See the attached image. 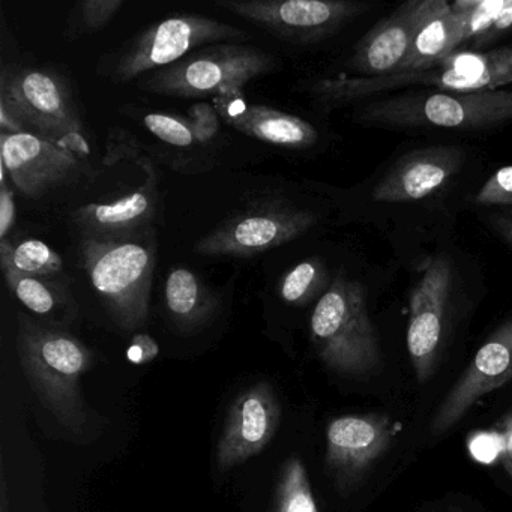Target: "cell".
I'll return each instance as SVG.
<instances>
[{"instance_id":"obj_1","label":"cell","mask_w":512,"mask_h":512,"mask_svg":"<svg viewBox=\"0 0 512 512\" xmlns=\"http://www.w3.org/2000/svg\"><path fill=\"white\" fill-rule=\"evenodd\" d=\"M17 352L35 394L44 406L73 433H82L88 407L80 380L94 365V353L85 343L58 326L17 314Z\"/></svg>"},{"instance_id":"obj_2","label":"cell","mask_w":512,"mask_h":512,"mask_svg":"<svg viewBox=\"0 0 512 512\" xmlns=\"http://www.w3.org/2000/svg\"><path fill=\"white\" fill-rule=\"evenodd\" d=\"M80 265L116 325L124 331L142 328L148 320L157 241L145 230L125 236L82 233Z\"/></svg>"},{"instance_id":"obj_3","label":"cell","mask_w":512,"mask_h":512,"mask_svg":"<svg viewBox=\"0 0 512 512\" xmlns=\"http://www.w3.org/2000/svg\"><path fill=\"white\" fill-rule=\"evenodd\" d=\"M310 332L317 355L337 373H370L382 361L364 287L343 272L317 301Z\"/></svg>"},{"instance_id":"obj_4","label":"cell","mask_w":512,"mask_h":512,"mask_svg":"<svg viewBox=\"0 0 512 512\" xmlns=\"http://www.w3.org/2000/svg\"><path fill=\"white\" fill-rule=\"evenodd\" d=\"M280 68L275 56L242 44H209L181 61L139 80V89L173 98H215L242 91L247 83L274 74Z\"/></svg>"},{"instance_id":"obj_5","label":"cell","mask_w":512,"mask_h":512,"mask_svg":"<svg viewBox=\"0 0 512 512\" xmlns=\"http://www.w3.org/2000/svg\"><path fill=\"white\" fill-rule=\"evenodd\" d=\"M359 119L388 127L481 130L512 122V92L397 95L368 104Z\"/></svg>"},{"instance_id":"obj_6","label":"cell","mask_w":512,"mask_h":512,"mask_svg":"<svg viewBox=\"0 0 512 512\" xmlns=\"http://www.w3.org/2000/svg\"><path fill=\"white\" fill-rule=\"evenodd\" d=\"M0 107L19 121L26 133H37L52 142L83 131L70 83L50 68L5 67L0 77Z\"/></svg>"},{"instance_id":"obj_7","label":"cell","mask_w":512,"mask_h":512,"mask_svg":"<svg viewBox=\"0 0 512 512\" xmlns=\"http://www.w3.org/2000/svg\"><path fill=\"white\" fill-rule=\"evenodd\" d=\"M248 40L247 32L199 14H181L155 23L113 58L110 79L127 83L181 61L209 44Z\"/></svg>"},{"instance_id":"obj_8","label":"cell","mask_w":512,"mask_h":512,"mask_svg":"<svg viewBox=\"0 0 512 512\" xmlns=\"http://www.w3.org/2000/svg\"><path fill=\"white\" fill-rule=\"evenodd\" d=\"M317 223L313 212L266 202L233 215L196 244L208 257H253L295 241Z\"/></svg>"},{"instance_id":"obj_9","label":"cell","mask_w":512,"mask_h":512,"mask_svg":"<svg viewBox=\"0 0 512 512\" xmlns=\"http://www.w3.org/2000/svg\"><path fill=\"white\" fill-rule=\"evenodd\" d=\"M217 5L293 44L325 40L364 10L343 0H218Z\"/></svg>"},{"instance_id":"obj_10","label":"cell","mask_w":512,"mask_h":512,"mask_svg":"<svg viewBox=\"0 0 512 512\" xmlns=\"http://www.w3.org/2000/svg\"><path fill=\"white\" fill-rule=\"evenodd\" d=\"M2 184L11 182L31 199H40L55 188L76 184L85 169L67 146L37 134H0Z\"/></svg>"},{"instance_id":"obj_11","label":"cell","mask_w":512,"mask_h":512,"mask_svg":"<svg viewBox=\"0 0 512 512\" xmlns=\"http://www.w3.org/2000/svg\"><path fill=\"white\" fill-rule=\"evenodd\" d=\"M451 10L445 0L407 2L359 41L350 68L361 77L388 76L406 58L418 35Z\"/></svg>"},{"instance_id":"obj_12","label":"cell","mask_w":512,"mask_h":512,"mask_svg":"<svg viewBox=\"0 0 512 512\" xmlns=\"http://www.w3.org/2000/svg\"><path fill=\"white\" fill-rule=\"evenodd\" d=\"M394 422L385 415H346L326 431V466L343 493L352 491L394 442Z\"/></svg>"},{"instance_id":"obj_13","label":"cell","mask_w":512,"mask_h":512,"mask_svg":"<svg viewBox=\"0 0 512 512\" xmlns=\"http://www.w3.org/2000/svg\"><path fill=\"white\" fill-rule=\"evenodd\" d=\"M451 287L452 265L440 254L428 262L410 296L407 349L413 373L421 383L430 379L439 356Z\"/></svg>"},{"instance_id":"obj_14","label":"cell","mask_w":512,"mask_h":512,"mask_svg":"<svg viewBox=\"0 0 512 512\" xmlns=\"http://www.w3.org/2000/svg\"><path fill=\"white\" fill-rule=\"evenodd\" d=\"M280 421V401L268 382H259L239 394L218 442V467L229 470L256 457L271 442Z\"/></svg>"},{"instance_id":"obj_15","label":"cell","mask_w":512,"mask_h":512,"mask_svg":"<svg viewBox=\"0 0 512 512\" xmlns=\"http://www.w3.org/2000/svg\"><path fill=\"white\" fill-rule=\"evenodd\" d=\"M512 380V319L478 350L469 367L443 400L431 424L433 436L451 430L484 395Z\"/></svg>"},{"instance_id":"obj_16","label":"cell","mask_w":512,"mask_h":512,"mask_svg":"<svg viewBox=\"0 0 512 512\" xmlns=\"http://www.w3.org/2000/svg\"><path fill=\"white\" fill-rule=\"evenodd\" d=\"M466 154L457 146H431L401 157L374 187L379 203L421 200L442 188L463 166Z\"/></svg>"},{"instance_id":"obj_17","label":"cell","mask_w":512,"mask_h":512,"mask_svg":"<svg viewBox=\"0 0 512 512\" xmlns=\"http://www.w3.org/2000/svg\"><path fill=\"white\" fill-rule=\"evenodd\" d=\"M220 118L245 136L280 148L305 149L319 139L316 128L302 118L272 107L248 104L242 91H230L214 98Z\"/></svg>"},{"instance_id":"obj_18","label":"cell","mask_w":512,"mask_h":512,"mask_svg":"<svg viewBox=\"0 0 512 512\" xmlns=\"http://www.w3.org/2000/svg\"><path fill=\"white\" fill-rule=\"evenodd\" d=\"M157 215L154 175L146 184L113 202L91 203L73 214V223L85 235L125 236L143 232Z\"/></svg>"},{"instance_id":"obj_19","label":"cell","mask_w":512,"mask_h":512,"mask_svg":"<svg viewBox=\"0 0 512 512\" xmlns=\"http://www.w3.org/2000/svg\"><path fill=\"white\" fill-rule=\"evenodd\" d=\"M10 292L35 316L49 325L70 323L77 314V305L71 293V280L35 277L16 269L2 268Z\"/></svg>"},{"instance_id":"obj_20","label":"cell","mask_w":512,"mask_h":512,"mask_svg":"<svg viewBox=\"0 0 512 512\" xmlns=\"http://www.w3.org/2000/svg\"><path fill=\"white\" fill-rule=\"evenodd\" d=\"M164 302L176 326L191 331L212 319L218 298L196 272L176 266L167 274Z\"/></svg>"},{"instance_id":"obj_21","label":"cell","mask_w":512,"mask_h":512,"mask_svg":"<svg viewBox=\"0 0 512 512\" xmlns=\"http://www.w3.org/2000/svg\"><path fill=\"white\" fill-rule=\"evenodd\" d=\"M467 40V10L460 2L452 5L451 13L431 22L416 38L410 52L391 74L415 73L446 56Z\"/></svg>"},{"instance_id":"obj_22","label":"cell","mask_w":512,"mask_h":512,"mask_svg":"<svg viewBox=\"0 0 512 512\" xmlns=\"http://www.w3.org/2000/svg\"><path fill=\"white\" fill-rule=\"evenodd\" d=\"M0 266L16 269L35 277L70 280L65 274L64 260L49 245L38 239L13 244L10 239L0 242Z\"/></svg>"},{"instance_id":"obj_23","label":"cell","mask_w":512,"mask_h":512,"mask_svg":"<svg viewBox=\"0 0 512 512\" xmlns=\"http://www.w3.org/2000/svg\"><path fill=\"white\" fill-rule=\"evenodd\" d=\"M328 289L325 265L319 257H310L283 275L278 292L286 304L302 307Z\"/></svg>"},{"instance_id":"obj_24","label":"cell","mask_w":512,"mask_h":512,"mask_svg":"<svg viewBox=\"0 0 512 512\" xmlns=\"http://www.w3.org/2000/svg\"><path fill=\"white\" fill-rule=\"evenodd\" d=\"M467 10V40L485 43L512 28V0H461Z\"/></svg>"},{"instance_id":"obj_25","label":"cell","mask_w":512,"mask_h":512,"mask_svg":"<svg viewBox=\"0 0 512 512\" xmlns=\"http://www.w3.org/2000/svg\"><path fill=\"white\" fill-rule=\"evenodd\" d=\"M275 512H319L307 470L299 458L284 463L275 494Z\"/></svg>"},{"instance_id":"obj_26","label":"cell","mask_w":512,"mask_h":512,"mask_svg":"<svg viewBox=\"0 0 512 512\" xmlns=\"http://www.w3.org/2000/svg\"><path fill=\"white\" fill-rule=\"evenodd\" d=\"M122 7V0H83L71 11L67 37L73 40L83 34L101 31Z\"/></svg>"},{"instance_id":"obj_27","label":"cell","mask_w":512,"mask_h":512,"mask_svg":"<svg viewBox=\"0 0 512 512\" xmlns=\"http://www.w3.org/2000/svg\"><path fill=\"white\" fill-rule=\"evenodd\" d=\"M143 125L149 133L154 134L161 142L176 148H191L197 145L196 133L190 119L179 116L151 113L143 119Z\"/></svg>"},{"instance_id":"obj_28","label":"cell","mask_w":512,"mask_h":512,"mask_svg":"<svg viewBox=\"0 0 512 512\" xmlns=\"http://www.w3.org/2000/svg\"><path fill=\"white\" fill-rule=\"evenodd\" d=\"M476 205L512 206V166L497 170L475 197Z\"/></svg>"},{"instance_id":"obj_29","label":"cell","mask_w":512,"mask_h":512,"mask_svg":"<svg viewBox=\"0 0 512 512\" xmlns=\"http://www.w3.org/2000/svg\"><path fill=\"white\" fill-rule=\"evenodd\" d=\"M197 143H209L220 131V115L212 104L197 103L188 109Z\"/></svg>"},{"instance_id":"obj_30","label":"cell","mask_w":512,"mask_h":512,"mask_svg":"<svg viewBox=\"0 0 512 512\" xmlns=\"http://www.w3.org/2000/svg\"><path fill=\"white\" fill-rule=\"evenodd\" d=\"M469 449L475 460L490 464L502 452V439L499 434L478 433L469 440Z\"/></svg>"},{"instance_id":"obj_31","label":"cell","mask_w":512,"mask_h":512,"mask_svg":"<svg viewBox=\"0 0 512 512\" xmlns=\"http://www.w3.org/2000/svg\"><path fill=\"white\" fill-rule=\"evenodd\" d=\"M14 221H16V203L7 184H2L0 191V239H7L8 233L13 229Z\"/></svg>"},{"instance_id":"obj_32","label":"cell","mask_w":512,"mask_h":512,"mask_svg":"<svg viewBox=\"0 0 512 512\" xmlns=\"http://www.w3.org/2000/svg\"><path fill=\"white\" fill-rule=\"evenodd\" d=\"M158 344L149 335H136L128 349V359L134 364H146L158 356Z\"/></svg>"},{"instance_id":"obj_33","label":"cell","mask_w":512,"mask_h":512,"mask_svg":"<svg viewBox=\"0 0 512 512\" xmlns=\"http://www.w3.org/2000/svg\"><path fill=\"white\" fill-rule=\"evenodd\" d=\"M491 229L512 247V211L497 212L488 218Z\"/></svg>"},{"instance_id":"obj_34","label":"cell","mask_w":512,"mask_h":512,"mask_svg":"<svg viewBox=\"0 0 512 512\" xmlns=\"http://www.w3.org/2000/svg\"><path fill=\"white\" fill-rule=\"evenodd\" d=\"M502 457L503 466L508 470L509 475L512 476V418L506 419L505 430H503L502 436Z\"/></svg>"},{"instance_id":"obj_35","label":"cell","mask_w":512,"mask_h":512,"mask_svg":"<svg viewBox=\"0 0 512 512\" xmlns=\"http://www.w3.org/2000/svg\"><path fill=\"white\" fill-rule=\"evenodd\" d=\"M0 512H8L7 506V494H5V482L2 481V511Z\"/></svg>"}]
</instances>
